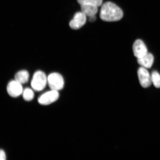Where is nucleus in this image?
Masks as SVG:
<instances>
[{"instance_id":"nucleus-1","label":"nucleus","mask_w":160,"mask_h":160,"mask_svg":"<svg viewBox=\"0 0 160 160\" xmlns=\"http://www.w3.org/2000/svg\"><path fill=\"white\" fill-rule=\"evenodd\" d=\"M101 6L100 17L102 21L115 22L119 21L122 18V11L114 3L107 2L102 4Z\"/></svg>"},{"instance_id":"nucleus-2","label":"nucleus","mask_w":160,"mask_h":160,"mask_svg":"<svg viewBox=\"0 0 160 160\" xmlns=\"http://www.w3.org/2000/svg\"><path fill=\"white\" fill-rule=\"evenodd\" d=\"M48 83V77L43 72L38 71L33 75L31 85L34 91L39 92L44 89Z\"/></svg>"},{"instance_id":"nucleus-3","label":"nucleus","mask_w":160,"mask_h":160,"mask_svg":"<svg viewBox=\"0 0 160 160\" xmlns=\"http://www.w3.org/2000/svg\"><path fill=\"white\" fill-rule=\"evenodd\" d=\"M48 84L51 89L59 91L64 86V80L60 73H52L48 76Z\"/></svg>"},{"instance_id":"nucleus-4","label":"nucleus","mask_w":160,"mask_h":160,"mask_svg":"<svg viewBox=\"0 0 160 160\" xmlns=\"http://www.w3.org/2000/svg\"><path fill=\"white\" fill-rule=\"evenodd\" d=\"M59 96L58 91L51 89L40 96L38 99V102L41 105H49L57 101Z\"/></svg>"},{"instance_id":"nucleus-5","label":"nucleus","mask_w":160,"mask_h":160,"mask_svg":"<svg viewBox=\"0 0 160 160\" xmlns=\"http://www.w3.org/2000/svg\"><path fill=\"white\" fill-rule=\"evenodd\" d=\"M87 17L82 12H79L75 13L69 23V26L72 29H79L84 25L87 22Z\"/></svg>"},{"instance_id":"nucleus-6","label":"nucleus","mask_w":160,"mask_h":160,"mask_svg":"<svg viewBox=\"0 0 160 160\" xmlns=\"http://www.w3.org/2000/svg\"><path fill=\"white\" fill-rule=\"evenodd\" d=\"M23 91L22 84L15 79L12 80L8 83L7 91L8 94L12 97H19L22 94Z\"/></svg>"},{"instance_id":"nucleus-7","label":"nucleus","mask_w":160,"mask_h":160,"mask_svg":"<svg viewBox=\"0 0 160 160\" xmlns=\"http://www.w3.org/2000/svg\"><path fill=\"white\" fill-rule=\"evenodd\" d=\"M138 75L140 84L143 88L149 87L152 83L151 76L145 68L143 67L139 68L138 71Z\"/></svg>"},{"instance_id":"nucleus-8","label":"nucleus","mask_w":160,"mask_h":160,"mask_svg":"<svg viewBox=\"0 0 160 160\" xmlns=\"http://www.w3.org/2000/svg\"><path fill=\"white\" fill-rule=\"evenodd\" d=\"M133 51L134 55L137 59L143 57L148 53L147 47L141 39H138L135 42L133 46Z\"/></svg>"},{"instance_id":"nucleus-9","label":"nucleus","mask_w":160,"mask_h":160,"mask_svg":"<svg viewBox=\"0 0 160 160\" xmlns=\"http://www.w3.org/2000/svg\"><path fill=\"white\" fill-rule=\"evenodd\" d=\"M153 56L151 53L148 52L143 57L138 59L137 61L139 64L146 69L151 68L154 62Z\"/></svg>"},{"instance_id":"nucleus-10","label":"nucleus","mask_w":160,"mask_h":160,"mask_svg":"<svg viewBox=\"0 0 160 160\" xmlns=\"http://www.w3.org/2000/svg\"><path fill=\"white\" fill-rule=\"evenodd\" d=\"M97 6L91 4H83L81 5V11L87 17L95 15L98 12Z\"/></svg>"},{"instance_id":"nucleus-11","label":"nucleus","mask_w":160,"mask_h":160,"mask_svg":"<svg viewBox=\"0 0 160 160\" xmlns=\"http://www.w3.org/2000/svg\"><path fill=\"white\" fill-rule=\"evenodd\" d=\"M29 74L27 70H21L18 72L15 75V79L19 82L23 84L29 81Z\"/></svg>"},{"instance_id":"nucleus-12","label":"nucleus","mask_w":160,"mask_h":160,"mask_svg":"<svg viewBox=\"0 0 160 160\" xmlns=\"http://www.w3.org/2000/svg\"><path fill=\"white\" fill-rule=\"evenodd\" d=\"M22 94L23 99L27 101H32L34 97V93L33 90L29 88H27L24 90Z\"/></svg>"},{"instance_id":"nucleus-13","label":"nucleus","mask_w":160,"mask_h":160,"mask_svg":"<svg viewBox=\"0 0 160 160\" xmlns=\"http://www.w3.org/2000/svg\"><path fill=\"white\" fill-rule=\"evenodd\" d=\"M80 5L83 4H91L100 7L102 5L103 0H77Z\"/></svg>"},{"instance_id":"nucleus-14","label":"nucleus","mask_w":160,"mask_h":160,"mask_svg":"<svg viewBox=\"0 0 160 160\" xmlns=\"http://www.w3.org/2000/svg\"><path fill=\"white\" fill-rule=\"evenodd\" d=\"M152 83L156 88H160V75L158 72L154 71L152 73Z\"/></svg>"},{"instance_id":"nucleus-15","label":"nucleus","mask_w":160,"mask_h":160,"mask_svg":"<svg viewBox=\"0 0 160 160\" xmlns=\"http://www.w3.org/2000/svg\"><path fill=\"white\" fill-rule=\"evenodd\" d=\"M0 159L1 160H5L6 159V155L4 151L1 149L0 151Z\"/></svg>"},{"instance_id":"nucleus-16","label":"nucleus","mask_w":160,"mask_h":160,"mask_svg":"<svg viewBox=\"0 0 160 160\" xmlns=\"http://www.w3.org/2000/svg\"><path fill=\"white\" fill-rule=\"evenodd\" d=\"M88 18L89 21L91 22H95L96 20L95 15L91 16V17H89Z\"/></svg>"}]
</instances>
